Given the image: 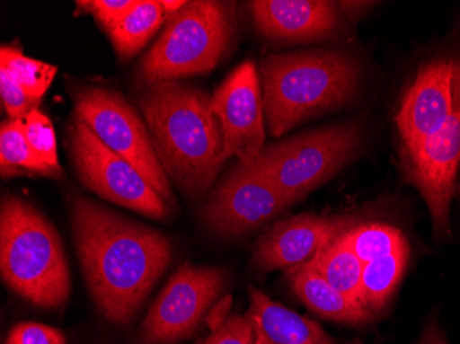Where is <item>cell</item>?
<instances>
[{
    "label": "cell",
    "instance_id": "cell-1",
    "mask_svg": "<svg viewBox=\"0 0 460 344\" xmlns=\"http://www.w3.org/2000/svg\"><path fill=\"white\" fill-rule=\"evenodd\" d=\"M71 224L98 310L112 324H128L169 268L172 243L163 233L82 195L71 198Z\"/></svg>",
    "mask_w": 460,
    "mask_h": 344
},
{
    "label": "cell",
    "instance_id": "cell-2",
    "mask_svg": "<svg viewBox=\"0 0 460 344\" xmlns=\"http://www.w3.org/2000/svg\"><path fill=\"white\" fill-rule=\"evenodd\" d=\"M139 110L169 180L199 198L221 171L224 134L211 95L180 80L142 90Z\"/></svg>",
    "mask_w": 460,
    "mask_h": 344
},
{
    "label": "cell",
    "instance_id": "cell-3",
    "mask_svg": "<svg viewBox=\"0 0 460 344\" xmlns=\"http://www.w3.org/2000/svg\"><path fill=\"white\" fill-rule=\"evenodd\" d=\"M360 69L338 50L270 54L261 61V92L268 128L281 137L304 121L351 100Z\"/></svg>",
    "mask_w": 460,
    "mask_h": 344
},
{
    "label": "cell",
    "instance_id": "cell-4",
    "mask_svg": "<svg viewBox=\"0 0 460 344\" xmlns=\"http://www.w3.org/2000/svg\"><path fill=\"white\" fill-rule=\"evenodd\" d=\"M0 273L35 306L59 309L71 295V273L58 232L38 208L7 195L0 209Z\"/></svg>",
    "mask_w": 460,
    "mask_h": 344
},
{
    "label": "cell",
    "instance_id": "cell-5",
    "mask_svg": "<svg viewBox=\"0 0 460 344\" xmlns=\"http://www.w3.org/2000/svg\"><path fill=\"white\" fill-rule=\"evenodd\" d=\"M236 30L234 2H186L167 18L162 35L137 66V84L146 89L208 74L229 53Z\"/></svg>",
    "mask_w": 460,
    "mask_h": 344
},
{
    "label": "cell",
    "instance_id": "cell-6",
    "mask_svg": "<svg viewBox=\"0 0 460 344\" xmlns=\"http://www.w3.org/2000/svg\"><path fill=\"white\" fill-rule=\"evenodd\" d=\"M361 139L358 123L324 127L269 145L252 163L296 204L348 165Z\"/></svg>",
    "mask_w": 460,
    "mask_h": 344
},
{
    "label": "cell",
    "instance_id": "cell-7",
    "mask_svg": "<svg viewBox=\"0 0 460 344\" xmlns=\"http://www.w3.org/2000/svg\"><path fill=\"white\" fill-rule=\"evenodd\" d=\"M71 95L75 119L86 124L105 146L134 165L172 207L175 198L169 177L160 164L148 127L134 106L119 93L98 85H79Z\"/></svg>",
    "mask_w": 460,
    "mask_h": 344
},
{
    "label": "cell",
    "instance_id": "cell-8",
    "mask_svg": "<svg viewBox=\"0 0 460 344\" xmlns=\"http://www.w3.org/2000/svg\"><path fill=\"white\" fill-rule=\"evenodd\" d=\"M69 150L77 177L93 193L157 221L169 218L172 206L134 165L105 146L77 119L69 128Z\"/></svg>",
    "mask_w": 460,
    "mask_h": 344
},
{
    "label": "cell",
    "instance_id": "cell-9",
    "mask_svg": "<svg viewBox=\"0 0 460 344\" xmlns=\"http://www.w3.org/2000/svg\"><path fill=\"white\" fill-rule=\"evenodd\" d=\"M219 268L183 263L170 277L137 333L138 344H175L190 338L226 286Z\"/></svg>",
    "mask_w": 460,
    "mask_h": 344
},
{
    "label": "cell",
    "instance_id": "cell-10",
    "mask_svg": "<svg viewBox=\"0 0 460 344\" xmlns=\"http://www.w3.org/2000/svg\"><path fill=\"white\" fill-rule=\"evenodd\" d=\"M405 182L420 190L428 204L436 240L451 235L452 198L460 167V69L455 108L443 128L411 154H402Z\"/></svg>",
    "mask_w": 460,
    "mask_h": 344
},
{
    "label": "cell",
    "instance_id": "cell-11",
    "mask_svg": "<svg viewBox=\"0 0 460 344\" xmlns=\"http://www.w3.org/2000/svg\"><path fill=\"white\" fill-rule=\"evenodd\" d=\"M294 204L254 163L239 162L208 198L201 214L214 232L236 237L260 229Z\"/></svg>",
    "mask_w": 460,
    "mask_h": 344
},
{
    "label": "cell",
    "instance_id": "cell-12",
    "mask_svg": "<svg viewBox=\"0 0 460 344\" xmlns=\"http://www.w3.org/2000/svg\"><path fill=\"white\" fill-rule=\"evenodd\" d=\"M460 56H440L425 62L408 85L395 115L402 156L411 154L443 128L455 108Z\"/></svg>",
    "mask_w": 460,
    "mask_h": 344
},
{
    "label": "cell",
    "instance_id": "cell-13",
    "mask_svg": "<svg viewBox=\"0 0 460 344\" xmlns=\"http://www.w3.org/2000/svg\"><path fill=\"white\" fill-rule=\"evenodd\" d=\"M211 106L224 134L222 162L237 157L254 162L265 142V108L254 61L243 62L211 95Z\"/></svg>",
    "mask_w": 460,
    "mask_h": 344
},
{
    "label": "cell",
    "instance_id": "cell-14",
    "mask_svg": "<svg viewBox=\"0 0 460 344\" xmlns=\"http://www.w3.org/2000/svg\"><path fill=\"white\" fill-rule=\"evenodd\" d=\"M356 225L351 215H296L273 225L258 240L252 266L260 271L288 270L309 262L325 244Z\"/></svg>",
    "mask_w": 460,
    "mask_h": 344
},
{
    "label": "cell",
    "instance_id": "cell-15",
    "mask_svg": "<svg viewBox=\"0 0 460 344\" xmlns=\"http://www.w3.org/2000/svg\"><path fill=\"white\" fill-rule=\"evenodd\" d=\"M255 30L275 41L302 43L338 38L346 31L340 2L328 0H252L248 2Z\"/></svg>",
    "mask_w": 460,
    "mask_h": 344
},
{
    "label": "cell",
    "instance_id": "cell-16",
    "mask_svg": "<svg viewBox=\"0 0 460 344\" xmlns=\"http://www.w3.org/2000/svg\"><path fill=\"white\" fill-rule=\"evenodd\" d=\"M286 278L305 306L325 320L348 325H364L374 318V314L363 304L333 288L310 260L288 269Z\"/></svg>",
    "mask_w": 460,
    "mask_h": 344
},
{
    "label": "cell",
    "instance_id": "cell-17",
    "mask_svg": "<svg viewBox=\"0 0 460 344\" xmlns=\"http://www.w3.org/2000/svg\"><path fill=\"white\" fill-rule=\"evenodd\" d=\"M248 315L257 332L270 344H337L319 324L266 296L260 289L248 288Z\"/></svg>",
    "mask_w": 460,
    "mask_h": 344
},
{
    "label": "cell",
    "instance_id": "cell-18",
    "mask_svg": "<svg viewBox=\"0 0 460 344\" xmlns=\"http://www.w3.org/2000/svg\"><path fill=\"white\" fill-rule=\"evenodd\" d=\"M167 21L162 0H141L120 24L110 33L113 49L120 59L133 58Z\"/></svg>",
    "mask_w": 460,
    "mask_h": 344
},
{
    "label": "cell",
    "instance_id": "cell-19",
    "mask_svg": "<svg viewBox=\"0 0 460 344\" xmlns=\"http://www.w3.org/2000/svg\"><path fill=\"white\" fill-rule=\"evenodd\" d=\"M310 262L333 288L361 304L364 263L341 242L340 234L325 244Z\"/></svg>",
    "mask_w": 460,
    "mask_h": 344
},
{
    "label": "cell",
    "instance_id": "cell-20",
    "mask_svg": "<svg viewBox=\"0 0 460 344\" xmlns=\"http://www.w3.org/2000/svg\"><path fill=\"white\" fill-rule=\"evenodd\" d=\"M408 260L410 247L364 265L361 304L372 314L386 306L407 270Z\"/></svg>",
    "mask_w": 460,
    "mask_h": 344
},
{
    "label": "cell",
    "instance_id": "cell-21",
    "mask_svg": "<svg viewBox=\"0 0 460 344\" xmlns=\"http://www.w3.org/2000/svg\"><path fill=\"white\" fill-rule=\"evenodd\" d=\"M0 170L2 177L10 178L14 175L36 174L41 177L58 178L62 172L46 164L25 138L22 120H4L0 127Z\"/></svg>",
    "mask_w": 460,
    "mask_h": 344
},
{
    "label": "cell",
    "instance_id": "cell-22",
    "mask_svg": "<svg viewBox=\"0 0 460 344\" xmlns=\"http://www.w3.org/2000/svg\"><path fill=\"white\" fill-rule=\"evenodd\" d=\"M340 239L358 256L364 265L410 247L404 233L389 225H354L341 233Z\"/></svg>",
    "mask_w": 460,
    "mask_h": 344
},
{
    "label": "cell",
    "instance_id": "cell-23",
    "mask_svg": "<svg viewBox=\"0 0 460 344\" xmlns=\"http://www.w3.org/2000/svg\"><path fill=\"white\" fill-rule=\"evenodd\" d=\"M0 69H4L30 97L40 102L56 77L57 66L30 58L17 48L2 46Z\"/></svg>",
    "mask_w": 460,
    "mask_h": 344
},
{
    "label": "cell",
    "instance_id": "cell-24",
    "mask_svg": "<svg viewBox=\"0 0 460 344\" xmlns=\"http://www.w3.org/2000/svg\"><path fill=\"white\" fill-rule=\"evenodd\" d=\"M22 126H24L25 138L33 152L46 164L62 172L61 165L58 163V154H57L56 131H54L50 119L43 115L40 110H33L22 120Z\"/></svg>",
    "mask_w": 460,
    "mask_h": 344
},
{
    "label": "cell",
    "instance_id": "cell-25",
    "mask_svg": "<svg viewBox=\"0 0 460 344\" xmlns=\"http://www.w3.org/2000/svg\"><path fill=\"white\" fill-rule=\"evenodd\" d=\"M138 4V0H77L80 12L93 15L97 24L110 35L126 15Z\"/></svg>",
    "mask_w": 460,
    "mask_h": 344
},
{
    "label": "cell",
    "instance_id": "cell-26",
    "mask_svg": "<svg viewBox=\"0 0 460 344\" xmlns=\"http://www.w3.org/2000/svg\"><path fill=\"white\" fill-rule=\"evenodd\" d=\"M257 336L254 321L245 313L225 318L208 338L198 344H255Z\"/></svg>",
    "mask_w": 460,
    "mask_h": 344
},
{
    "label": "cell",
    "instance_id": "cell-27",
    "mask_svg": "<svg viewBox=\"0 0 460 344\" xmlns=\"http://www.w3.org/2000/svg\"><path fill=\"white\" fill-rule=\"evenodd\" d=\"M0 97L10 120H24L33 110H39L40 102L33 100L9 74L0 69Z\"/></svg>",
    "mask_w": 460,
    "mask_h": 344
},
{
    "label": "cell",
    "instance_id": "cell-28",
    "mask_svg": "<svg viewBox=\"0 0 460 344\" xmlns=\"http://www.w3.org/2000/svg\"><path fill=\"white\" fill-rule=\"evenodd\" d=\"M6 344H66V336L61 331L39 322H22L15 325Z\"/></svg>",
    "mask_w": 460,
    "mask_h": 344
},
{
    "label": "cell",
    "instance_id": "cell-29",
    "mask_svg": "<svg viewBox=\"0 0 460 344\" xmlns=\"http://www.w3.org/2000/svg\"><path fill=\"white\" fill-rule=\"evenodd\" d=\"M375 4L372 2H340L341 10L348 20L353 21L356 18L368 12Z\"/></svg>",
    "mask_w": 460,
    "mask_h": 344
},
{
    "label": "cell",
    "instance_id": "cell-30",
    "mask_svg": "<svg viewBox=\"0 0 460 344\" xmlns=\"http://www.w3.org/2000/svg\"><path fill=\"white\" fill-rule=\"evenodd\" d=\"M418 344H448V341H447L446 336L441 332L437 322H430L429 327H426L425 332H423Z\"/></svg>",
    "mask_w": 460,
    "mask_h": 344
},
{
    "label": "cell",
    "instance_id": "cell-31",
    "mask_svg": "<svg viewBox=\"0 0 460 344\" xmlns=\"http://www.w3.org/2000/svg\"><path fill=\"white\" fill-rule=\"evenodd\" d=\"M163 9H164L165 14H167V18L170 15L175 14V13L180 12L183 6H185V0H162Z\"/></svg>",
    "mask_w": 460,
    "mask_h": 344
},
{
    "label": "cell",
    "instance_id": "cell-32",
    "mask_svg": "<svg viewBox=\"0 0 460 344\" xmlns=\"http://www.w3.org/2000/svg\"><path fill=\"white\" fill-rule=\"evenodd\" d=\"M255 344H270V343H269V341L266 340V339L263 338V336L261 335V333H258L257 340H255Z\"/></svg>",
    "mask_w": 460,
    "mask_h": 344
},
{
    "label": "cell",
    "instance_id": "cell-33",
    "mask_svg": "<svg viewBox=\"0 0 460 344\" xmlns=\"http://www.w3.org/2000/svg\"><path fill=\"white\" fill-rule=\"evenodd\" d=\"M351 344H364V343H363V341L358 340H358H354L353 343H351Z\"/></svg>",
    "mask_w": 460,
    "mask_h": 344
}]
</instances>
